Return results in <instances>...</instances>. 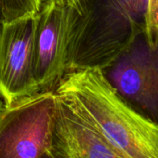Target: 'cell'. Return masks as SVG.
<instances>
[{"mask_svg": "<svg viewBox=\"0 0 158 158\" xmlns=\"http://www.w3.org/2000/svg\"><path fill=\"white\" fill-rule=\"evenodd\" d=\"M43 0H0L3 22L13 21L24 17L34 16Z\"/></svg>", "mask_w": 158, "mask_h": 158, "instance_id": "cell-8", "label": "cell"}, {"mask_svg": "<svg viewBox=\"0 0 158 158\" xmlns=\"http://www.w3.org/2000/svg\"><path fill=\"white\" fill-rule=\"evenodd\" d=\"M55 93L128 158H158V127L113 88L98 68L69 72Z\"/></svg>", "mask_w": 158, "mask_h": 158, "instance_id": "cell-1", "label": "cell"}, {"mask_svg": "<svg viewBox=\"0 0 158 158\" xmlns=\"http://www.w3.org/2000/svg\"><path fill=\"white\" fill-rule=\"evenodd\" d=\"M36 15L0 24V98L10 107L38 95L32 74Z\"/></svg>", "mask_w": 158, "mask_h": 158, "instance_id": "cell-5", "label": "cell"}, {"mask_svg": "<svg viewBox=\"0 0 158 158\" xmlns=\"http://www.w3.org/2000/svg\"><path fill=\"white\" fill-rule=\"evenodd\" d=\"M50 151L56 158H128L56 94Z\"/></svg>", "mask_w": 158, "mask_h": 158, "instance_id": "cell-6", "label": "cell"}, {"mask_svg": "<svg viewBox=\"0 0 158 158\" xmlns=\"http://www.w3.org/2000/svg\"><path fill=\"white\" fill-rule=\"evenodd\" d=\"M103 71L122 98L156 122L158 48H153L144 35L138 37L112 65Z\"/></svg>", "mask_w": 158, "mask_h": 158, "instance_id": "cell-4", "label": "cell"}, {"mask_svg": "<svg viewBox=\"0 0 158 158\" xmlns=\"http://www.w3.org/2000/svg\"><path fill=\"white\" fill-rule=\"evenodd\" d=\"M146 8L147 0H96L81 17L63 13L65 74L112 65L144 34Z\"/></svg>", "mask_w": 158, "mask_h": 158, "instance_id": "cell-2", "label": "cell"}, {"mask_svg": "<svg viewBox=\"0 0 158 158\" xmlns=\"http://www.w3.org/2000/svg\"><path fill=\"white\" fill-rule=\"evenodd\" d=\"M32 74L39 94L55 92L65 74L63 12L44 0L36 14Z\"/></svg>", "mask_w": 158, "mask_h": 158, "instance_id": "cell-7", "label": "cell"}, {"mask_svg": "<svg viewBox=\"0 0 158 158\" xmlns=\"http://www.w3.org/2000/svg\"><path fill=\"white\" fill-rule=\"evenodd\" d=\"M3 22V19H2V12H1V3H0V24Z\"/></svg>", "mask_w": 158, "mask_h": 158, "instance_id": "cell-13", "label": "cell"}, {"mask_svg": "<svg viewBox=\"0 0 158 158\" xmlns=\"http://www.w3.org/2000/svg\"><path fill=\"white\" fill-rule=\"evenodd\" d=\"M42 158H56L52 153H51V151L49 150V151H47L43 156H42Z\"/></svg>", "mask_w": 158, "mask_h": 158, "instance_id": "cell-11", "label": "cell"}, {"mask_svg": "<svg viewBox=\"0 0 158 158\" xmlns=\"http://www.w3.org/2000/svg\"><path fill=\"white\" fill-rule=\"evenodd\" d=\"M60 8L65 15L81 17L86 14L96 0H44Z\"/></svg>", "mask_w": 158, "mask_h": 158, "instance_id": "cell-10", "label": "cell"}, {"mask_svg": "<svg viewBox=\"0 0 158 158\" xmlns=\"http://www.w3.org/2000/svg\"><path fill=\"white\" fill-rule=\"evenodd\" d=\"M5 109V104H4V102H3V101H2V99L0 98V115H1V113L3 112V110Z\"/></svg>", "mask_w": 158, "mask_h": 158, "instance_id": "cell-12", "label": "cell"}, {"mask_svg": "<svg viewBox=\"0 0 158 158\" xmlns=\"http://www.w3.org/2000/svg\"><path fill=\"white\" fill-rule=\"evenodd\" d=\"M144 37L153 48H158V0H147Z\"/></svg>", "mask_w": 158, "mask_h": 158, "instance_id": "cell-9", "label": "cell"}, {"mask_svg": "<svg viewBox=\"0 0 158 158\" xmlns=\"http://www.w3.org/2000/svg\"><path fill=\"white\" fill-rule=\"evenodd\" d=\"M55 92L35 95L0 115V158H42L51 148Z\"/></svg>", "mask_w": 158, "mask_h": 158, "instance_id": "cell-3", "label": "cell"}]
</instances>
